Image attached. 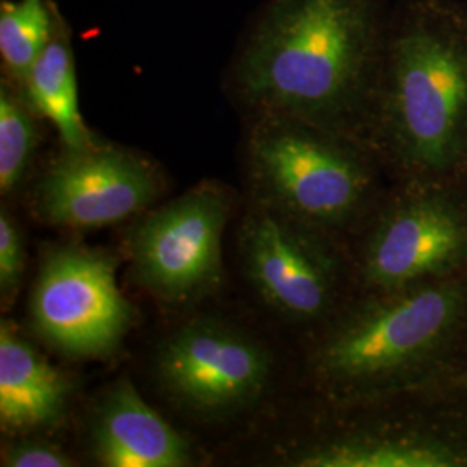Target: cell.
Masks as SVG:
<instances>
[{
  "instance_id": "17",
  "label": "cell",
  "mask_w": 467,
  "mask_h": 467,
  "mask_svg": "<svg viewBox=\"0 0 467 467\" xmlns=\"http://www.w3.org/2000/svg\"><path fill=\"white\" fill-rule=\"evenodd\" d=\"M25 268L23 239L17 231L13 217L2 210L0 212V289L2 296L7 298L15 293L19 277Z\"/></svg>"
},
{
  "instance_id": "3",
  "label": "cell",
  "mask_w": 467,
  "mask_h": 467,
  "mask_svg": "<svg viewBox=\"0 0 467 467\" xmlns=\"http://www.w3.org/2000/svg\"><path fill=\"white\" fill-rule=\"evenodd\" d=\"M36 333L73 358H99L117 348L134 324V306L117 283L115 260L99 250L52 251L30 300Z\"/></svg>"
},
{
  "instance_id": "18",
  "label": "cell",
  "mask_w": 467,
  "mask_h": 467,
  "mask_svg": "<svg viewBox=\"0 0 467 467\" xmlns=\"http://www.w3.org/2000/svg\"><path fill=\"white\" fill-rule=\"evenodd\" d=\"M2 466L5 467H71L73 461L57 447L44 441H21L4 449Z\"/></svg>"
},
{
  "instance_id": "8",
  "label": "cell",
  "mask_w": 467,
  "mask_h": 467,
  "mask_svg": "<svg viewBox=\"0 0 467 467\" xmlns=\"http://www.w3.org/2000/svg\"><path fill=\"white\" fill-rule=\"evenodd\" d=\"M158 368L168 391L187 407L229 412L262 395L270 358L250 337L200 320L168 337Z\"/></svg>"
},
{
  "instance_id": "10",
  "label": "cell",
  "mask_w": 467,
  "mask_h": 467,
  "mask_svg": "<svg viewBox=\"0 0 467 467\" xmlns=\"http://www.w3.org/2000/svg\"><path fill=\"white\" fill-rule=\"evenodd\" d=\"M467 251L462 220L441 202H414L384 222L368 248V283L401 287L457 264Z\"/></svg>"
},
{
  "instance_id": "14",
  "label": "cell",
  "mask_w": 467,
  "mask_h": 467,
  "mask_svg": "<svg viewBox=\"0 0 467 467\" xmlns=\"http://www.w3.org/2000/svg\"><path fill=\"white\" fill-rule=\"evenodd\" d=\"M467 464L462 455L410 440H351L300 457L301 467H457Z\"/></svg>"
},
{
  "instance_id": "5",
  "label": "cell",
  "mask_w": 467,
  "mask_h": 467,
  "mask_svg": "<svg viewBox=\"0 0 467 467\" xmlns=\"http://www.w3.org/2000/svg\"><path fill=\"white\" fill-rule=\"evenodd\" d=\"M256 182L285 212L331 222L350 213L366 175L345 150L301 129L296 119L268 115L250 139Z\"/></svg>"
},
{
  "instance_id": "6",
  "label": "cell",
  "mask_w": 467,
  "mask_h": 467,
  "mask_svg": "<svg viewBox=\"0 0 467 467\" xmlns=\"http://www.w3.org/2000/svg\"><path fill=\"white\" fill-rule=\"evenodd\" d=\"M457 287H428L379 305L347 324L320 351L318 368L339 381H358L422 357L461 312Z\"/></svg>"
},
{
  "instance_id": "13",
  "label": "cell",
  "mask_w": 467,
  "mask_h": 467,
  "mask_svg": "<svg viewBox=\"0 0 467 467\" xmlns=\"http://www.w3.org/2000/svg\"><path fill=\"white\" fill-rule=\"evenodd\" d=\"M25 88L34 111L49 119L67 150H84L94 144L80 113L78 84L69 36L67 30H63L59 19L49 46L32 67Z\"/></svg>"
},
{
  "instance_id": "15",
  "label": "cell",
  "mask_w": 467,
  "mask_h": 467,
  "mask_svg": "<svg viewBox=\"0 0 467 467\" xmlns=\"http://www.w3.org/2000/svg\"><path fill=\"white\" fill-rule=\"evenodd\" d=\"M56 25L47 0H4L0 5V56L7 73L25 85Z\"/></svg>"
},
{
  "instance_id": "9",
  "label": "cell",
  "mask_w": 467,
  "mask_h": 467,
  "mask_svg": "<svg viewBox=\"0 0 467 467\" xmlns=\"http://www.w3.org/2000/svg\"><path fill=\"white\" fill-rule=\"evenodd\" d=\"M251 283L270 306L291 317H314L329 301V277L312 250L281 215L254 210L243 233Z\"/></svg>"
},
{
  "instance_id": "4",
  "label": "cell",
  "mask_w": 467,
  "mask_h": 467,
  "mask_svg": "<svg viewBox=\"0 0 467 467\" xmlns=\"http://www.w3.org/2000/svg\"><path fill=\"white\" fill-rule=\"evenodd\" d=\"M227 213L225 192L204 182L144 218L130 237L139 283L168 303L212 291L222 277Z\"/></svg>"
},
{
  "instance_id": "11",
  "label": "cell",
  "mask_w": 467,
  "mask_h": 467,
  "mask_svg": "<svg viewBox=\"0 0 467 467\" xmlns=\"http://www.w3.org/2000/svg\"><path fill=\"white\" fill-rule=\"evenodd\" d=\"M92 440L96 457L106 467H181L191 461L184 436L150 409L129 381L108 393Z\"/></svg>"
},
{
  "instance_id": "7",
  "label": "cell",
  "mask_w": 467,
  "mask_h": 467,
  "mask_svg": "<svg viewBox=\"0 0 467 467\" xmlns=\"http://www.w3.org/2000/svg\"><path fill=\"white\" fill-rule=\"evenodd\" d=\"M158 179L130 150L90 144L67 152L38 185L36 204L46 222L67 229H100L148 208Z\"/></svg>"
},
{
  "instance_id": "2",
  "label": "cell",
  "mask_w": 467,
  "mask_h": 467,
  "mask_svg": "<svg viewBox=\"0 0 467 467\" xmlns=\"http://www.w3.org/2000/svg\"><path fill=\"white\" fill-rule=\"evenodd\" d=\"M391 117L401 148L424 167L449 163L467 132V38L451 25L410 26L391 49Z\"/></svg>"
},
{
  "instance_id": "12",
  "label": "cell",
  "mask_w": 467,
  "mask_h": 467,
  "mask_svg": "<svg viewBox=\"0 0 467 467\" xmlns=\"http://www.w3.org/2000/svg\"><path fill=\"white\" fill-rule=\"evenodd\" d=\"M67 378L35 350L16 327L0 326V424L4 431L47 426L67 405Z\"/></svg>"
},
{
  "instance_id": "1",
  "label": "cell",
  "mask_w": 467,
  "mask_h": 467,
  "mask_svg": "<svg viewBox=\"0 0 467 467\" xmlns=\"http://www.w3.org/2000/svg\"><path fill=\"white\" fill-rule=\"evenodd\" d=\"M372 46L368 0H274L241 57L237 84L268 115L331 117L358 90Z\"/></svg>"
},
{
  "instance_id": "16",
  "label": "cell",
  "mask_w": 467,
  "mask_h": 467,
  "mask_svg": "<svg viewBox=\"0 0 467 467\" xmlns=\"http://www.w3.org/2000/svg\"><path fill=\"white\" fill-rule=\"evenodd\" d=\"M34 108L11 87H0V192L9 194L23 181L36 146Z\"/></svg>"
}]
</instances>
